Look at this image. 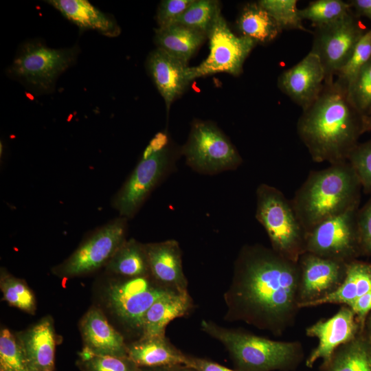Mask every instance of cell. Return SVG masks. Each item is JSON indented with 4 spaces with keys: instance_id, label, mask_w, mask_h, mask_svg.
I'll use <instances>...</instances> for the list:
<instances>
[{
    "instance_id": "obj_40",
    "label": "cell",
    "mask_w": 371,
    "mask_h": 371,
    "mask_svg": "<svg viewBox=\"0 0 371 371\" xmlns=\"http://www.w3.org/2000/svg\"><path fill=\"white\" fill-rule=\"evenodd\" d=\"M348 306L354 311L362 329L364 330L366 318L371 311V291L357 298Z\"/></svg>"
},
{
    "instance_id": "obj_39",
    "label": "cell",
    "mask_w": 371,
    "mask_h": 371,
    "mask_svg": "<svg viewBox=\"0 0 371 371\" xmlns=\"http://www.w3.org/2000/svg\"><path fill=\"white\" fill-rule=\"evenodd\" d=\"M357 221L361 256H371V196L359 208Z\"/></svg>"
},
{
    "instance_id": "obj_27",
    "label": "cell",
    "mask_w": 371,
    "mask_h": 371,
    "mask_svg": "<svg viewBox=\"0 0 371 371\" xmlns=\"http://www.w3.org/2000/svg\"><path fill=\"white\" fill-rule=\"evenodd\" d=\"M106 269L124 278L149 276L146 245L134 238L126 240L106 264Z\"/></svg>"
},
{
    "instance_id": "obj_5",
    "label": "cell",
    "mask_w": 371,
    "mask_h": 371,
    "mask_svg": "<svg viewBox=\"0 0 371 371\" xmlns=\"http://www.w3.org/2000/svg\"><path fill=\"white\" fill-rule=\"evenodd\" d=\"M181 156L171 146L168 135H155L143 153L141 160L112 200L120 216H134L151 192L175 170Z\"/></svg>"
},
{
    "instance_id": "obj_36",
    "label": "cell",
    "mask_w": 371,
    "mask_h": 371,
    "mask_svg": "<svg viewBox=\"0 0 371 371\" xmlns=\"http://www.w3.org/2000/svg\"><path fill=\"white\" fill-rule=\"evenodd\" d=\"M371 60V28L363 34L355 46L350 58L337 74V80L346 87Z\"/></svg>"
},
{
    "instance_id": "obj_19",
    "label": "cell",
    "mask_w": 371,
    "mask_h": 371,
    "mask_svg": "<svg viewBox=\"0 0 371 371\" xmlns=\"http://www.w3.org/2000/svg\"><path fill=\"white\" fill-rule=\"evenodd\" d=\"M79 328L83 348L95 354L128 357L123 335L110 324L100 308H90L80 319Z\"/></svg>"
},
{
    "instance_id": "obj_25",
    "label": "cell",
    "mask_w": 371,
    "mask_h": 371,
    "mask_svg": "<svg viewBox=\"0 0 371 371\" xmlns=\"http://www.w3.org/2000/svg\"><path fill=\"white\" fill-rule=\"evenodd\" d=\"M371 291V263L352 260L347 263L345 278L331 294L310 304L307 308L324 304L348 306Z\"/></svg>"
},
{
    "instance_id": "obj_20",
    "label": "cell",
    "mask_w": 371,
    "mask_h": 371,
    "mask_svg": "<svg viewBox=\"0 0 371 371\" xmlns=\"http://www.w3.org/2000/svg\"><path fill=\"white\" fill-rule=\"evenodd\" d=\"M16 336L32 371H54L56 339L51 317H43Z\"/></svg>"
},
{
    "instance_id": "obj_8",
    "label": "cell",
    "mask_w": 371,
    "mask_h": 371,
    "mask_svg": "<svg viewBox=\"0 0 371 371\" xmlns=\"http://www.w3.org/2000/svg\"><path fill=\"white\" fill-rule=\"evenodd\" d=\"M172 291L160 286L150 275L121 278L108 286L106 303L124 329L140 338L148 310L157 299Z\"/></svg>"
},
{
    "instance_id": "obj_41",
    "label": "cell",
    "mask_w": 371,
    "mask_h": 371,
    "mask_svg": "<svg viewBox=\"0 0 371 371\" xmlns=\"http://www.w3.org/2000/svg\"><path fill=\"white\" fill-rule=\"evenodd\" d=\"M185 366L191 367L198 371H240L238 370H232L225 366H221L214 361L188 355Z\"/></svg>"
},
{
    "instance_id": "obj_2",
    "label": "cell",
    "mask_w": 371,
    "mask_h": 371,
    "mask_svg": "<svg viewBox=\"0 0 371 371\" xmlns=\"http://www.w3.org/2000/svg\"><path fill=\"white\" fill-rule=\"evenodd\" d=\"M297 131L314 161L343 163L365 133L363 116L350 102L346 85L336 80L324 83L317 98L303 110Z\"/></svg>"
},
{
    "instance_id": "obj_35",
    "label": "cell",
    "mask_w": 371,
    "mask_h": 371,
    "mask_svg": "<svg viewBox=\"0 0 371 371\" xmlns=\"http://www.w3.org/2000/svg\"><path fill=\"white\" fill-rule=\"evenodd\" d=\"M348 98L363 116L371 115V60L348 85Z\"/></svg>"
},
{
    "instance_id": "obj_7",
    "label": "cell",
    "mask_w": 371,
    "mask_h": 371,
    "mask_svg": "<svg viewBox=\"0 0 371 371\" xmlns=\"http://www.w3.org/2000/svg\"><path fill=\"white\" fill-rule=\"evenodd\" d=\"M186 164L195 172L213 175L237 169L243 163L227 136L213 122L194 120L181 148Z\"/></svg>"
},
{
    "instance_id": "obj_37",
    "label": "cell",
    "mask_w": 371,
    "mask_h": 371,
    "mask_svg": "<svg viewBox=\"0 0 371 371\" xmlns=\"http://www.w3.org/2000/svg\"><path fill=\"white\" fill-rule=\"evenodd\" d=\"M348 162L355 170L365 193L371 194V139L357 146Z\"/></svg>"
},
{
    "instance_id": "obj_31",
    "label": "cell",
    "mask_w": 371,
    "mask_h": 371,
    "mask_svg": "<svg viewBox=\"0 0 371 371\" xmlns=\"http://www.w3.org/2000/svg\"><path fill=\"white\" fill-rule=\"evenodd\" d=\"M76 364L80 371H137L138 366L128 357L93 353L83 348Z\"/></svg>"
},
{
    "instance_id": "obj_1",
    "label": "cell",
    "mask_w": 371,
    "mask_h": 371,
    "mask_svg": "<svg viewBox=\"0 0 371 371\" xmlns=\"http://www.w3.org/2000/svg\"><path fill=\"white\" fill-rule=\"evenodd\" d=\"M297 262L260 244L243 245L223 295L224 319L243 322L276 337L292 328L300 310Z\"/></svg>"
},
{
    "instance_id": "obj_18",
    "label": "cell",
    "mask_w": 371,
    "mask_h": 371,
    "mask_svg": "<svg viewBox=\"0 0 371 371\" xmlns=\"http://www.w3.org/2000/svg\"><path fill=\"white\" fill-rule=\"evenodd\" d=\"M146 67L168 112L172 103L184 93L192 82L189 67L157 47L148 55Z\"/></svg>"
},
{
    "instance_id": "obj_3",
    "label": "cell",
    "mask_w": 371,
    "mask_h": 371,
    "mask_svg": "<svg viewBox=\"0 0 371 371\" xmlns=\"http://www.w3.org/2000/svg\"><path fill=\"white\" fill-rule=\"evenodd\" d=\"M361 185L348 162L311 171L291 202L306 234L330 218L359 207Z\"/></svg>"
},
{
    "instance_id": "obj_42",
    "label": "cell",
    "mask_w": 371,
    "mask_h": 371,
    "mask_svg": "<svg viewBox=\"0 0 371 371\" xmlns=\"http://www.w3.org/2000/svg\"><path fill=\"white\" fill-rule=\"evenodd\" d=\"M350 4L357 16H365L371 21V0H353Z\"/></svg>"
},
{
    "instance_id": "obj_29",
    "label": "cell",
    "mask_w": 371,
    "mask_h": 371,
    "mask_svg": "<svg viewBox=\"0 0 371 371\" xmlns=\"http://www.w3.org/2000/svg\"><path fill=\"white\" fill-rule=\"evenodd\" d=\"M221 14L219 1L194 0L192 3L172 23L181 24L196 30L208 36Z\"/></svg>"
},
{
    "instance_id": "obj_30",
    "label": "cell",
    "mask_w": 371,
    "mask_h": 371,
    "mask_svg": "<svg viewBox=\"0 0 371 371\" xmlns=\"http://www.w3.org/2000/svg\"><path fill=\"white\" fill-rule=\"evenodd\" d=\"M0 287L3 300L10 306L27 313L34 314L36 309V300L25 281L1 271Z\"/></svg>"
},
{
    "instance_id": "obj_24",
    "label": "cell",
    "mask_w": 371,
    "mask_h": 371,
    "mask_svg": "<svg viewBox=\"0 0 371 371\" xmlns=\"http://www.w3.org/2000/svg\"><path fill=\"white\" fill-rule=\"evenodd\" d=\"M207 38L200 31L172 23L155 30V43L157 48L188 65Z\"/></svg>"
},
{
    "instance_id": "obj_38",
    "label": "cell",
    "mask_w": 371,
    "mask_h": 371,
    "mask_svg": "<svg viewBox=\"0 0 371 371\" xmlns=\"http://www.w3.org/2000/svg\"><path fill=\"white\" fill-rule=\"evenodd\" d=\"M193 1L194 0L161 1L157 12V21L159 27L172 24Z\"/></svg>"
},
{
    "instance_id": "obj_26",
    "label": "cell",
    "mask_w": 371,
    "mask_h": 371,
    "mask_svg": "<svg viewBox=\"0 0 371 371\" xmlns=\"http://www.w3.org/2000/svg\"><path fill=\"white\" fill-rule=\"evenodd\" d=\"M319 371H371V341L363 332L322 362Z\"/></svg>"
},
{
    "instance_id": "obj_13",
    "label": "cell",
    "mask_w": 371,
    "mask_h": 371,
    "mask_svg": "<svg viewBox=\"0 0 371 371\" xmlns=\"http://www.w3.org/2000/svg\"><path fill=\"white\" fill-rule=\"evenodd\" d=\"M207 38L209 54L199 65L189 67L191 81L218 73L240 74L245 60L256 45L247 37L234 34L222 14L218 17Z\"/></svg>"
},
{
    "instance_id": "obj_14",
    "label": "cell",
    "mask_w": 371,
    "mask_h": 371,
    "mask_svg": "<svg viewBox=\"0 0 371 371\" xmlns=\"http://www.w3.org/2000/svg\"><path fill=\"white\" fill-rule=\"evenodd\" d=\"M300 269L298 303L300 309L336 291L343 282L347 263L309 252L297 261Z\"/></svg>"
},
{
    "instance_id": "obj_11",
    "label": "cell",
    "mask_w": 371,
    "mask_h": 371,
    "mask_svg": "<svg viewBox=\"0 0 371 371\" xmlns=\"http://www.w3.org/2000/svg\"><path fill=\"white\" fill-rule=\"evenodd\" d=\"M359 208H351L315 226L306 234V251L346 263L361 256Z\"/></svg>"
},
{
    "instance_id": "obj_33",
    "label": "cell",
    "mask_w": 371,
    "mask_h": 371,
    "mask_svg": "<svg viewBox=\"0 0 371 371\" xmlns=\"http://www.w3.org/2000/svg\"><path fill=\"white\" fill-rule=\"evenodd\" d=\"M0 371H32L16 335L8 328L0 332Z\"/></svg>"
},
{
    "instance_id": "obj_6",
    "label": "cell",
    "mask_w": 371,
    "mask_h": 371,
    "mask_svg": "<svg viewBox=\"0 0 371 371\" xmlns=\"http://www.w3.org/2000/svg\"><path fill=\"white\" fill-rule=\"evenodd\" d=\"M255 216L264 227L271 247L294 262L306 252V232L300 221L291 200L274 186L260 184L256 191Z\"/></svg>"
},
{
    "instance_id": "obj_9",
    "label": "cell",
    "mask_w": 371,
    "mask_h": 371,
    "mask_svg": "<svg viewBox=\"0 0 371 371\" xmlns=\"http://www.w3.org/2000/svg\"><path fill=\"white\" fill-rule=\"evenodd\" d=\"M78 52L76 47L53 49L29 42L21 48L9 72L35 90L50 91L58 76L74 63Z\"/></svg>"
},
{
    "instance_id": "obj_16",
    "label": "cell",
    "mask_w": 371,
    "mask_h": 371,
    "mask_svg": "<svg viewBox=\"0 0 371 371\" xmlns=\"http://www.w3.org/2000/svg\"><path fill=\"white\" fill-rule=\"evenodd\" d=\"M325 71L317 54L310 52L302 60L284 71L278 87L303 110L319 96L325 83Z\"/></svg>"
},
{
    "instance_id": "obj_46",
    "label": "cell",
    "mask_w": 371,
    "mask_h": 371,
    "mask_svg": "<svg viewBox=\"0 0 371 371\" xmlns=\"http://www.w3.org/2000/svg\"><path fill=\"white\" fill-rule=\"evenodd\" d=\"M363 126L365 132L371 131V115L363 116Z\"/></svg>"
},
{
    "instance_id": "obj_34",
    "label": "cell",
    "mask_w": 371,
    "mask_h": 371,
    "mask_svg": "<svg viewBox=\"0 0 371 371\" xmlns=\"http://www.w3.org/2000/svg\"><path fill=\"white\" fill-rule=\"evenodd\" d=\"M295 0H260L258 3L265 9L282 30L308 32L302 23Z\"/></svg>"
},
{
    "instance_id": "obj_10",
    "label": "cell",
    "mask_w": 371,
    "mask_h": 371,
    "mask_svg": "<svg viewBox=\"0 0 371 371\" xmlns=\"http://www.w3.org/2000/svg\"><path fill=\"white\" fill-rule=\"evenodd\" d=\"M359 18L351 10L333 23L316 27L311 52L317 54L322 62L326 84L334 81V76H337L367 32Z\"/></svg>"
},
{
    "instance_id": "obj_22",
    "label": "cell",
    "mask_w": 371,
    "mask_h": 371,
    "mask_svg": "<svg viewBox=\"0 0 371 371\" xmlns=\"http://www.w3.org/2000/svg\"><path fill=\"white\" fill-rule=\"evenodd\" d=\"M193 307L188 292L172 291L157 299L146 312L142 337L164 336L166 326L186 316Z\"/></svg>"
},
{
    "instance_id": "obj_43",
    "label": "cell",
    "mask_w": 371,
    "mask_h": 371,
    "mask_svg": "<svg viewBox=\"0 0 371 371\" xmlns=\"http://www.w3.org/2000/svg\"><path fill=\"white\" fill-rule=\"evenodd\" d=\"M137 371H172V370L170 366H138Z\"/></svg>"
},
{
    "instance_id": "obj_21",
    "label": "cell",
    "mask_w": 371,
    "mask_h": 371,
    "mask_svg": "<svg viewBox=\"0 0 371 371\" xmlns=\"http://www.w3.org/2000/svg\"><path fill=\"white\" fill-rule=\"evenodd\" d=\"M127 356L139 367L186 365L188 357L165 335L141 337L127 344Z\"/></svg>"
},
{
    "instance_id": "obj_45",
    "label": "cell",
    "mask_w": 371,
    "mask_h": 371,
    "mask_svg": "<svg viewBox=\"0 0 371 371\" xmlns=\"http://www.w3.org/2000/svg\"><path fill=\"white\" fill-rule=\"evenodd\" d=\"M172 371H198L194 368L185 366V365H176L170 366Z\"/></svg>"
},
{
    "instance_id": "obj_4",
    "label": "cell",
    "mask_w": 371,
    "mask_h": 371,
    "mask_svg": "<svg viewBox=\"0 0 371 371\" xmlns=\"http://www.w3.org/2000/svg\"><path fill=\"white\" fill-rule=\"evenodd\" d=\"M201 330L220 341L240 371H294L304 359L300 341H276L202 320Z\"/></svg>"
},
{
    "instance_id": "obj_15",
    "label": "cell",
    "mask_w": 371,
    "mask_h": 371,
    "mask_svg": "<svg viewBox=\"0 0 371 371\" xmlns=\"http://www.w3.org/2000/svg\"><path fill=\"white\" fill-rule=\"evenodd\" d=\"M363 330L354 311L349 306L341 305L333 316L322 319L306 328L307 337L318 340L317 346L305 361L306 366L312 368L318 360L328 361L337 348Z\"/></svg>"
},
{
    "instance_id": "obj_32",
    "label": "cell",
    "mask_w": 371,
    "mask_h": 371,
    "mask_svg": "<svg viewBox=\"0 0 371 371\" xmlns=\"http://www.w3.org/2000/svg\"><path fill=\"white\" fill-rule=\"evenodd\" d=\"M352 10L350 3L341 0H317L300 10L303 19L311 21L316 27L333 23Z\"/></svg>"
},
{
    "instance_id": "obj_28",
    "label": "cell",
    "mask_w": 371,
    "mask_h": 371,
    "mask_svg": "<svg viewBox=\"0 0 371 371\" xmlns=\"http://www.w3.org/2000/svg\"><path fill=\"white\" fill-rule=\"evenodd\" d=\"M241 36L256 44H266L274 40L282 31L276 21L258 3L246 4L236 21Z\"/></svg>"
},
{
    "instance_id": "obj_23",
    "label": "cell",
    "mask_w": 371,
    "mask_h": 371,
    "mask_svg": "<svg viewBox=\"0 0 371 371\" xmlns=\"http://www.w3.org/2000/svg\"><path fill=\"white\" fill-rule=\"evenodd\" d=\"M63 16L81 28L99 31L109 36H116L120 29L116 21L86 0L47 1Z\"/></svg>"
},
{
    "instance_id": "obj_17",
    "label": "cell",
    "mask_w": 371,
    "mask_h": 371,
    "mask_svg": "<svg viewBox=\"0 0 371 371\" xmlns=\"http://www.w3.org/2000/svg\"><path fill=\"white\" fill-rule=\"evenodd\" d=\"M146 249L150 275L160 286L177 292H188V281L183 271L179 243L170 239L147 243Z\"/></svg>"
},
{
    "instance_id": "obj_44",
    "label": "cell",
    "mask_w": 371,
    "mask_h": 371,
    "mask_svg": "<svg viewBox=\"0 0 371 371\" xmlns=\"http://www.w3.org/2000/svg\"><path fill=\"white\" fill-rule=\"evenodd\" d=\"M364 329L366 331V335L371 341V311L366 318Z\"/></svg>"
},
{
    "instance_id": "obj_12",
    "label": "cell",
    "mask_w": 371,
    "mask_h": 371,
    "mask_svg": "<svg viewBox=\"0 0 371 371\" xmlns=\"http://www.w3.org/2000/svg\"><path fill=\"white\" fill-rule=\"evenodd\" d=\"M127 221L120 216L97 229L68 258L55 267L54 272L61 277L71 278L106 266L126 240Z\"/></svg>"
}]
</instances>
